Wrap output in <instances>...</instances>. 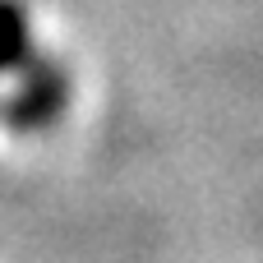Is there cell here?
Here are the masks:
<instances>
[{
  "label": "cell",
  "mask_w": 263,
  "mask_h": 263,
  "mask_svg": "<svg viewBox=\"0 0 263 263\" xmlns=\"http://www.w3.org/2000/svg\"><path fill=\"white\" fill-rule=\"evenodd\" d=\"M28 55V9L23 0H0V74L23 69Z\"/></svg>",
  "instance_id": "7a4b0ae2"
},
{
  "label": "cell",
  "mask_w": 263,
  "mask_h": 263,
  "mask_svg": "<svg viewBox=\"0 0 263 263\" xmlns=\"http://www.w3.org/2000/svg\"><path fill=\"white\" fill-rule=\"evenodd\" d=\"M65 97H69V79H65V69L55 65V60H23V83H18V92L5 102V125L9 129H42V125H51L55 116H60V106H65Z\"/></svg>",
  "instance_id": "6da1fadb"
}]
</instances>
